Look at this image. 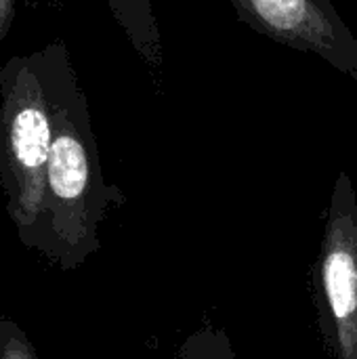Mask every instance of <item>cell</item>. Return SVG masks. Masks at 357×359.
Segmentation results:
<instances>
[{"instance_id": "cell-1", "label": "cell", "mask_w": 357, "mask_h": 359, "mask_svg": "<svg viewBox=\"0 0 357 359\" xmlns=\"http://www.w3.org/2000/svg\"><path fill=\"white\" fill-rule=\"evenodd\" d=\"M320 328L332 359H357V194L339 172L316 267Z\"/></svg>"}, {"instance_id": "cell-2", "label": "cell", "mask_w": 357, "mask_h": 359, "mask_svg": "<svg viewBox=\"0 0 357 359\" xmlns=\"http://www.w3.org/2000/svg\"><path fill=\"white\" fill-rule=\"evenodd\" d=\"M261 36L311 53L357 84V40L332 0H229Z\"/></svg>"}, {"instance_id": "cell-3", "label": "cell", "mask_w": 357, "mask_h": 359, "mask_svg": "<svg viewBox=\"0 0 357 359\" xmlns=\"http://www.w3.org/2000/svg\"><path fill=\"white\" fill-rule=\"evenodd\" d=\"M154 80H160L164 53L151 0H103Z\"/></svg>"}, {"instance_id": "cell-4", "label": "cell", "mask_w": 357, "mask_h": 359, "mask_svg": "<svg viewBox=\"0 0 357 359\" xmlns=\"http://www.w3.org/2000/svg\"><path fill=\"white\" fill-rule=\"evenodd\" d=\"M170 359H236V351L223 328L204 326L189 334Z\"/></svg>"}, {"instance_id": "cell-5", "label": "cell", "mask_w": 357, "mask_h": 359, "mask_svg": "<svg viewBox=\"0 0 357 359\" xmlns=\"http://www.w3.org/2000/svg\"><path fill=\"white\" fill-rule=\"evenodd\" d=\"M17 4L19 0H0V42L11 29V23L17 13Z\"/></svg>"}]
</instances>
